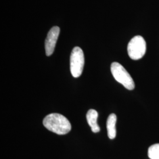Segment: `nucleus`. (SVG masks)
<instances>
[{
  "label": "nucleus",
  "mask_w": 159,
  "mask_h": 159,
  "mask_svg": "<svg viewBox=\"0 0 159 159\" xmlns=\"http://www.w3.org/2000/svg\"><path fill=\"white\" fill-rule=\"evenodd\" d=\"M111 71L115 80L123 85L125 89L132 90L135 84L133 79L122 65L117 62H114L111 65Z\"/></svg>",
  "instance_id": "nucleus-2"
},
{
  "label": "nucleus",
  "mask_w": 159,
  "mask_h": 159,
  "mask_svg": "<svg viewBox=\"0 0 159 159\" xmlns=\"http://www.w3.org/2000/svg\"><path fill=\"white\" fill-rule=\"evenodd\" d=\"M146 51V43L144 39L140 35L134 37L130 41L127 46L129 56L134 60L142 58Z\"/></svg>",
  "instance_id": "nucleus-3"
},
{
  "label": "nucleus",
  "mask_w": 159,
  "mask_h": 159,
  "mask_svg": "<svg viewBox=\"0 0 159 159\" xmlns=\"http://www.w3.org/2000/svg\"><path fill=\"white\" fill-rule=\"evenodd\" d=\"M86 118L89 125L91 127V131L95 133L99 132L100 128L97 123L98 113L96 110L94 109L89 110L86 115Z\"/></svg>",
  "instance_id": "nucleus-6"
},
{
  "label": "nucleus",
  "mask_w": 159,
  "mask_h": 159,
  "mask_svg": "<svg viewBox=\"0 0 159 159\" xmlns=\"http://www.w3.org/2000/svg\"><path fill=\"white\" fill-rule=\"evenodd\" d=\"M60 31V28L56 26L53 27L47 34L45 41V49L47 56H50L54 52Z\"/></svg>",
  "instance_id": "nucleus-5"
},
{
  "label": "nucleus",
  "mask_w": 159,
  "mask_h": 159,
  "mask_svg": "<svg viewBox=\"0 0 159 159\" xmlns=\"http://www.w3.org/2000/svg\"><path fill=\"white\" fill-rule=\"evenodd\" d=\"M84 65V55L79 47H75L73 49L70 56V71L75 77H79L81 75Z\"/></svg>",
  "instance_id": "nucleus-4"
},
{
  "label": "nucleus",
  "mask_w": 159,
  "mask_h": 159,
  "mask_svg": "<svg viewBox=\"0 0 159 159\" xmlns=\"http://www.w3.org/2000/svg\"><path fill=\"white\" fill-rule=\"evenodd\" d=\"M43 125L48 130L59 135L66 134L71 129V125L65 116L58 113L47 115L43 120Z\"/></svg>",
  "instance_id": "nucleus-1"
},
{
  "label": "nucleus",
  "mask_w": 159,
  "mask_h": 159,
  "mask_svg": "<svg viewBox=\"0 0 159 159\" xmlns=\"http://www.w3.org/2000/svg\"><path fill=\"white\" fill-rule=\"evenodd\" d=\"M148 156L150 159H159V144H154L148 148Z\"/></svg>",
  "instance_id": "nucleus-8"
},
{
  "label": "nucleus",
  "mask_w": 159,
  "mask_h": 159,
  "mask_svg": "<svg viewBox=\"0 0 159 159\" xmlns=\"http://www.w3.org/2000/svg\"><path fill=\"white\" fill-rule=\"evenodd\" d=\"M117 122V116L115 114H110L107 120V130L108 137L110 139H114L116 136V125Z\"/></svg>",
  "instance_id": "nucleus-7"
}]
</instances>
